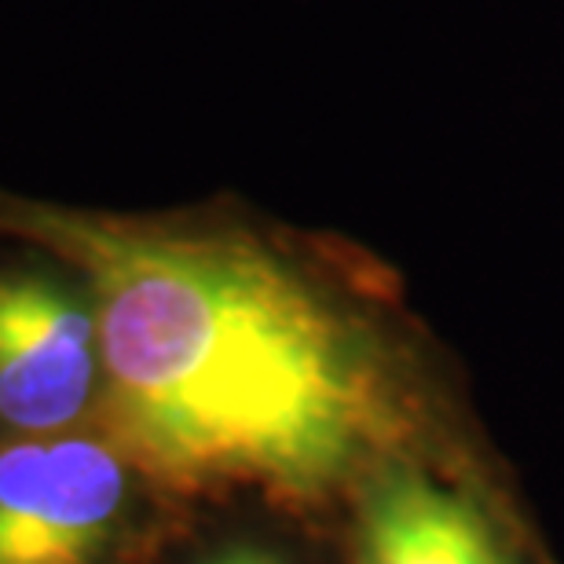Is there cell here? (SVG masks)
Returning <instances> with one entry per match:
<instances>
[{
    "mask_svg": "<svg viewBox=\"0 0 564 564\" xmlns=\"http://www.w3.org/2000/svg\"><path fill=\"white\" fill-rule=\"evenodd\" d=\"M154 499L99 429L0 440V564H137Z\"/></svg>",
    "mask_w": 564,
    "mask_h": 564,
    "instance_id": "cell-2",
    "label": "cell"
},
{
    "mask_svg": "<svg viewBox=\"0 0 564 564\" xmlns=\"http://www.w3.org/2000/svg\"><path fill=\"white\" fill-rule=\"evenodd\" d=\"M184 564H242V543H228V546L206 550V554L187 557Z\"/></svg>",
    "mask_w": 564,
    "mask_h": 564,
    "instance_id": "cell-5",
    "label": "cell"
},
{
    "mask_svg": "<svg viewBox=\"0 0 564 564\" xmlns=\"http://www.w3.org/2000/svg\"><path fill=\"white\" fill-rule=\"evenodd\" d=\"M0 239L70 264L104 352L99 433L165 499H326L386 425L375 326L297 242L228 213H115L0 187Z\"/></svg>",
    "mask_w": 564,
    "mask_h": 564,
    "instance_id": "cell-1",
    "label": "cell"
},
{
    "mask_svg": "<svg viewBox=\"0 0 564 564\" xmlns=\"http://www.w3.org/2000/svg\"><path fill=\"white\" fill-rule=\"evenodd\" d=\"M0 242V440L96 429L104 352L93 293L59 257Z\"/></svg>",
    "mask_w": 564,
    "mask_h": 564,
    "instance_id": "cell-3",
    "label": "cell"
},
{
    "mask_svg": "<svg viewBox=\"0 0 564 564\" xmlns=\"http://www.w3.org/2000/svg\"><path fill=\"white\" fill-rule=\"evenodd\" d=\"M242 564H293L286 554L279 550H268V546H257V543H242Z\"/></svg>",
    "mask_w": 564,
    "mask_h": 564,
    "instance_id": "cell-6",
    "label": "cell"
},
{
    "mask_svg": "<svg viewBox=\"0 0 564 564\" xmlns=\"http://www.w3.org/2000/svg\"><path fill=\"white\" fill-rule=\"evenodd\" d=\"M352 564H513V557L466 495L422 473H386L359 506Z\"/></svg>",
    "mask_w": 564,
    "mask_h": 564,
    "instance_id": "cell-4",
    "label": "cell"
}]
</instances>
